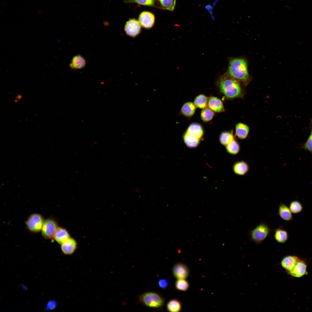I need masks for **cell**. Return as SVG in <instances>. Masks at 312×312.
Here are the masks:
<instances>
[{
    "label": "cell",
    "mask_w": 312,
    "mask_h": 312,
    "mask_svg": "<svg viewBox=\"0 0 312 312\" xmlns=\"http://www.w3.org/2000/svg\"><path fill=\"white\" fill-rule=\"evenodd\" d=\"M241 83L227 74L220 77L218 85L221 92L227 98L232 99L243 96L244 92Z\"/></svg>",
    "instance_id": "obj_1"
},
{
    "label": "cell",
    "mask_w": 312,
    "mask_h": 312,
    "mask_svg": "<svg viewBox=\"0 0 312 312\" xmlns=\"http://www.w3.org/2000/svg\"><path fill=\"white\" fill-rule=\"evenodd\" d=\"M228 74L241 83L246 84L250 81L247 60L242 57L231 58L229 61Z\"/></svg>",
    "instance_id": "obj_2"
},
{
    "label": "cell",
    "mask_w": 312,
    "mask_h": 312,
    "mask_svg": "<svg viewBox=\"0 0 312 312\" xmlns=\"http://www.w3.org/2000/svg\"><path fill=\"white\" fill-rule=\"evenodd\" d=\"M272 231V228L270 225L263 221L249 230L248 236L251 242L259 245L266 239Z\"/></svg>",
    "instance_id": "obj_3"
},
{
    "label": "cell",
    "mask_w": 312,
    "mask_h": 312,
    "mask_svg": "<svg viewBox=\"0 0 312 312\" xmlns=\"http://www.w3.org/2000/svg\"><path fill=\"white\" fill-rule=\"evenodd\" d=\"M140 302L148 307L159 308L162 307L164 303V298L155 292H148L142 294L139 297Z\"/></svg>",
    "instance_id": "obj_4"
},
{
    "label": "cell",
    "mask_w": 312,
    "mask_h": 312,
    "mask_svg": "<svg viewBox=\"0 0 312 312\" xmlns=\"http://www.w3.org/2000/svg\"><path fill=\"white\" fill-rule=\"evenodd\" d=\"M44 220L43 217L40 214L33 213L28 217L26 221V226L30 232L38 233L41 231Z\"/></svg>",
    "instance_id": "obj_5"
},
{
    "label": "cell",
    "mask_w": 312,
    "mask_h": 312,
    "mask_svg": "<svg viewBox=\"0 0 312 312\" xmlns=\"http://www.w3.org/2000/svg\"><path fill=\"white\" fill-rule=\"evenodd\" d=\"M58 227L57 222L53 218L47 219L44 220L41 230L42 236L46 239L53 238Z\"/></svg>",
    "instance_id": "obj_6"
},
{
    "label": "cell",
    "mask_w": 312,
    "mask_h": 312,
    "mask_svg": "<svg viewBox=\"0 0 312 312\" xmlns=\"http://www.w3.org/2000/svg\"><path fill=\"white\" fill-rule=\"evenodd\" d=\"M141 25L139 21L134 19H130L126 23L125 27V31L127 35L135 37L141 31Z\"/></svg>",
    "instance_id": "obj_7"
},
{
    "label": "cell",
    "mask_w": 312,
    "mask_h": 312,
    "mask_svg": "<svg viewBox=\"0 0 312 312\" xmlns=\"http://www.w3.org/2000/svg\"><path fill=\"white\" fill-rule=\"evenodd\" d=\"M155 16L152 13L147 11L142 12L140 15L139 21L144 27L149 29L152 27L154 23Z\"/></svg>",
    "instance_id": "obj_8"
},
{
    "label": "cell",
    "mask_w": 312,
    "mask_h": 312,
    "mask_svg": "<svg viewBox=\"0 0 312 312\" xmlns=\"http://www.w3.org/2000/svg\"><path fill=\"white\" fill-rule=\"evenodd\" d=\"M77 246V242L76 240L70 237L61 244V248L62 252L64 254L70 255L74 253L76 250Z\"/></svg>",
    "instance_id": "obj_9"
},
{
    "label": "cell",
    "mask_w": 312,
    "mask_h": 312,
    "mask_svg": "<svg viewBox=\"0 0 312 312\" xmlns=\"http://www.w3.org/2000/svg\"><path fill=\"white\" fill-rule=\"evenodd\" d=\"M174 276L178 279L186 278L189 274L188 269L185 264L181 263L176 264L173 268Z\"/></svg>",
    "instance_id": "obj_10"
},
{
    "label": "cell",
    "mask_w": 312,
    "mask_h": 312,
    "mask_svg": "<svg viewBox=\"0 0 312 312\" xmlns=\"http://www.w3.org/2000/svg\"><path fill=\"white\" fill-rule=\"evenodd\" d=\"M277 215L282 220L287 222L291 221L293 219L292 213L289 208L283 203L278 205Z\"/></svg>",
    "instance_id": "obj_11"
},
{
    "label": "cell",
    "mask_w": 312,
    "mask_h": 312,
    "mask_svg": "<svg viewBox=\"0 0 312 312\" xmlns=\"http://www.w3.org/2000/svg\"><path fill=\"white\" fill-rule=\"evenodd\" d=\"M307 265L305 263L300 259L293 268L288 272L291 276L295 277H300L304 275L306 272Z\"/></svg>",
    "instance_id": "obj_12"
},
{
    "label": "cell",
    "mask_w": 312,
    "mask_h": 312,
    "mask_svg": "<svg viewBox=\"0 0 312 312\" xmlns=\"http://www.w3.org/2000/svg\"><path fill=\"white\" fill-rule=\"evenodd\" d=\"M300 260L296 256H287L283 259L281 264L282 266L288 272L292 270Z\"/></svg>",
    "instance_id": "obj_13"
},
{
    "label": "cell",
    "mask_w": 312,
    "mask_h": 312,
    "mask_svg": "<svg viewBox=\"0 0 312 312\" xmlns=\"http://www.w3.org/2000/svg\"><path fill=\"white\" fill-rule=\"evenodd\" d=\"M234 172L239 176H243L246 174L248 171L249 166L246 161H239L235 162L233 167Z\"/></svg>",
    "instance_id": "obj_14"
},
{
    "label": "cell",
    "mask_w": 312,
    "mask_h": 312,
    "mask_svg": "<svg viewBox=\"0 0 312 312\" xmlns=\"http://www.w3.org/2000/svg\"><path fill=\"white\" fill-rule=\"evenodd\" d=\"M70 237V235L66 229L58 227L54 235L53 238L57 242L61 244Z\"/></svg>",
    "instance_id": "obj_15"
},
{
    "label": "cell",
    "mask_w": 312,
    "mask_h": 312,
    "mask_svg": "<svg viewBox=\"0 0 312 312\" xmlns=\"http://www.w3.org/2000/svg\"><path fill=\"white\" fill-rule=\"evenodd\" d=\"M208 105L209 108L216 112H221L224 111L222 101L216 97H211L209 99Z\"/></svg>",
    "instance_id": "obj_16"
},
{
    "label": "cell",
    "mask_w": 312,
    "mask_h": 312,
    "mask_svg": "<svg viewBox=\"0 0 312 312\" xmlns=\"http://www.w3.org/2000/svg\"><path fill=\"white\" fill-rule=\"evenodd\" d=\"M249 131V128L248 125L242 122L237 123L235 126V134L236 136L240 139H244L247 137Z\"/></svg>",
    "instance_id": "obj_17"
},
{
    "label": "cell",
    "mask_w": 312,
    "mask_h": 312,
    "mask_svg": "<svg viewBox=\"0 0 312 312\" xmlns=\"http://www.w3.org/2000/svg\"><path fill=\"white\" fill-rule=\"evenodd\" d=\"M288 234L286 230L279 227L276 228L274 231V238L278 243L284 244L288 240Z\"/></svg>",
    "instance_id": "obj_18"
},
{
    "label": "cell",
    "mask_w": 312,
    "mask_h": 312,
    "mask_svg": "<svg viewBox=\"0 0 312 312\" xmlns=\"http://www.w3.org/2000/svg\"><path fill=\"white\" fill-rule=\"evenodd\" d=\"M186 132L200 139L202 138L203 134L202 127L197 123H193L190 124Z\"/></svg>",
    "instance_id": "obj_19"
},
{
    "label": "cell",
    "mask_w": 312,
    "mask_h": 312,
    "mask_svg": "<svg viewBox=\"0 0 312 312\" xmlns=\"http://www.w3.org/2000/svg\"><path fill=\"white\" fill-rule=\"evenodd\" d=\"M86 61L85 59L80 55H77L73 58L70 64V67L72 69H80L85 66Z\"/></svg>",
    "instance_id": "obj_20"
},
{
    "label": "cell",
    "mask_w": 312,
    "mask_h": 312,
    "mask_svg": "<svg viewBox=\"0 0 312 312\" xmlns=\"http://www.w3.org/2000/svg\"><path fill=\"white\" fill-rule=\"evenodd\" d=\"M196 107L194 103L190 102H186L182 107L181 113L187 117L190 118L194 114Z\"/></svg>",
    "instance_id": "obj_21"
},
{
    "label": "cell",
    "mask_w": 312,
    "mask_h": 312,
    "mask_svg": "<svg viewBox=\"0 0 312 312\" xmlns=\"http://www.w3.org/2000/svg\"><path fill=\"white\" fill-rule=\"evenodd\" d=\"M183 139L185 144L190 148L196 147L199 144L200 140L186 132L183 135Z\"/></svg>",
    "instance_id": "obj_22"
},
{
    "label": "cell",
    "mask_w": 312,
    "mask_h": 312,
    "mask_svg": "<svg viewBox=\"0 0 312 312\" xmlns=\"http://www.w3.org/2000/svg\"><path fill=\"white\" fill-rule=\"evenodd\" d=\"M234 139V137L232 132L229 131L222 132L220 136V143L225 146Z\"/></svg>",
    "instance_id": "obj_23"
},
{
    "label": "cell",
    "mask_w": 312,
    "mask_h": 312,
    "mask_svg": "<svg viewBox=\"0 0 312 312\" xmlns=\"http://www.w3.org/2000/svg\"><path fill=\"white\" fill-rule=\"evenodd\" d=\"M227 151L232 155L237 154L240 150V146L239 143L235 139L226 146Z\"/></svg>",
    "instance_id": "obj_24"
},
{
    "label": "cell",
    "mask_w": 312,
    "mask_h": 312,
    "mask_svg": "<svg viewBox=\"0 0 312 312\" xmlns=\"http://www.w3.org/2000/svg\"><path fill=\"white\" fill-rule=\"evenodd\" d=\"M209 99L203 94H200L195 98L194 104L196 107L203 109L208 105Z\"/></svg>",
    "instance_id": "obj_25"
},
{
    "label": "cell",
    "mask_w": 312,
    "mask_h": 312,
    "mask_svg": "<svg viewBox=\"0 0 312 312\" xmlns=\"http://www.w3.org/2000/svg\"><path fill=\"white\" fill-rule=\"evenodd\" d=\"M181 308V302L176 299H172L167 303V309L168 311L171 312H178L180 311Z\"/></svg>",
    "instance_id": "obj_26"
},
{
    "label": "cell",
    "mask_w": 312,
    "mask_h": 312,
    "mask_svg": "<svg viewBox=\"0 0 312 312\" xmlns=\"http://www.w3.org/2000/svg\"><path fill=\"white\" fill-rule=\"evenodd\" d=\"M214 115V111L207 107L203 109L201 113V119L204 122H208L211 120Z\"/></svg>",
    "instance_id": "obj_27"
},
{
    "label": "cell",
    "mask_w": 312,
    "mask_h": 312,
    "mask_svg": "<svg viewBox=\"0 0 312 312\" xmlns=\"http://www.w3.org/2000/svg\"><path fill=\"white\" fill-rule=\"evenodd\" d=\"M289 208L292 213L295 214L300 213L303 209L301 203L297 200L291 201L289 204Z\"/></svg>",
    "instance_id": "obj_28"
},
{
    "label": "cell",
    "mask_w": 312,
    "mask_h": 312,
    "mask_svg": "<svg viewBox=\"0 0 312 312\" xmlns=\"http://www.w3.org/2000/svg\"><path fill=\"white\" fill-rule=\"evenodd\" d=\"M160 3L164 9L172 11L174 9L176 0H159Z\"/></svg>",
    "instance_id": "obj_29"
},
{
    "label": "cell",
    "mask_w": 312,
    "mask_h": 312,
    "mask_svg": "<svg viewBox=\"0 0 312 312\" xmlns=\"http://www.w3.org/2000/svg\"><path fill=\"white\" fill-rule=\"evenodd\" d=\"M176 288L179 290L185 291L188 289L189 285L188 282L184 279H178L175 283Z\"/></svg>",
    "instance_id": "obj_30"
},
{
    "label": "cell",
    "mask_w": 312,
    "mask_h": 312,
    "mask_svg": "<svg viewBox=\"0 0 312 312\" xmlns=\"http://www.w3.org/2000/svg\"><path fill=\"white\" fill-rule=\"evenodd\" d=\"M125 3H136L142 5L155 6L154 0H126Z\"/></svg>",
    "instance_id": "obj_31"
},
{
    "label": "cell",
    "mask_w": 312,
    "mask_h": 312,
    "mask_svg": "<svg viewBox=\"0 0 312 312\" xmlns=\"http://www.w3.org/2000/svg\"><path fill=\"white\" fill-rule=\"evenodd\" d=\"M304 148L312 153V129L309 137L304 145Z\"/></svg>",
    "instance_id": "obj_32"
},
{
    "label": "cell",
    "mask_w": 312,
    "mask_h": 312,
    "mask_svg": "<svg viewBox=\"0 0 312 312\" xmlns=\"http://www.w3.org/2000/svg\"><path fill=\"white\" fill-rule=\"evenodd\" d=\"M168 281L165 278L160 279L158 281V286L162 289H166L168 287Z\"/></svg>",
    "instance_id": "obj_33"
}]
</instances>
